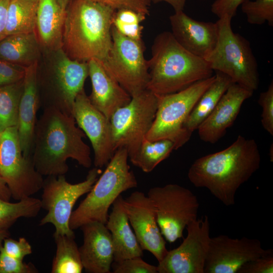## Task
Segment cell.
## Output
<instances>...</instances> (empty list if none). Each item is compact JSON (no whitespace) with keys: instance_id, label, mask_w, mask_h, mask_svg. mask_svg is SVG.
<instances>
[{"instance_id":"13","label":"cell","mask_w":273,"mask_h":273,"mask_svg":"<svg viewBox=\"0 0 273 273\" xmlns=\"http://www.w3.org/2000/svg\"><path fill=\"white\" fill-rule=\"evenodd\" d=\"M0 175L17 201L42 189L43 176L36 169L32 156L23 155L17 126L0 132Z\"/></svg>"},{"instance_id":"34","label":"cell","mask_w":273,"mask_h":273,"mask_svg":"<svg viewBox=\"0 0 273 273\" xmlns=\"http://www.w3.org/2000/svg\"><path fill=\"white\" fill-rule=\"evenodd\" d=\"M262 108L261 122L263 128L273 135V82L269 84L267 90L260 93L258 100Z\"/></svg>"},{"instance_id":"33","label":"cell","mask_w":273,"mask_h":273,"mask_svg":"<svg viewBox=\"0 0 273 273\" xmlns=\"http://www.w3.org/2000/svg\"><path fill=\"white\" fill-rule=\"evenodd\" d=\"M111 268L114 273H158L157 266L145 262L141 256L113 262Z\"/></svg>"},{"instance_id":"12","label":"cell","mask_w":273,"mask_h":273,"mask_svg":"<svg viewBox=\"0 0 273 273\" xmlns=\"http://www.w3.org/2000/svg\"><path fill=\"white\" fill-rule=\"evenodd\" d=\"M147 196L154 207L161 233L170 243L183 237L187 226L197 218L199 203L187 188L167 184L151 188Z\"/></svg>"},{"instance_id":"31","label":"cell","mask_w":273,"mask_h":273,"mask_svg":"<svg viewBox=\"0 0 273 273\" xmlns=\"http://www.w3.org/2000/svg\"><path fill=\"white\" fill-rule=\"evenodd\" d=\"M23 86V79L0 86V132L17 126L19 102Z\"/></svg>"},{"instance_id":"32","label":"cell","mask_w":273,"mask_h":273,"mask_svg":"<svg viewBox=\"0 0 273 273\" xmlns=\"http://www.w3.org/2000/svg\"><path fill=\"white\" fill-rule=\"evenodd\" d=\"M241 8L249 24L273 26V0H245Z\"/></svg>"},{"instance_id":"4","label":"cell","mask_w":273,"mask_h":273,"mask_svg":"<svg viewBox=\"0 0 273 273\" xmlns=\"http://www.w3.org/2000/svg\"><path fill=\"white\" fill-rule=\"evenodd\" d=\"M149 67L146 89L158 96L179 92L212 76L213 72L204 59L183 48L169 31L155 38Z\"/></svg>"},{"instance_id":"23","label":"cell","mask_w":273,"mask_h":273,"mask_svg":"<svg viewBox=\"0 0 273 273\" xmlns=\"http://www.w3.org/2000/svg\"><path fill=\"white\" fill-rule=\"evenodd\" d=\"M123 199L120 195L113 203L106 223L111 234L115 262L143 255V250L129 222Z\"/></svg>"},{"instance_id":"38","label":"cell","mask_w":273,"mask_h":273,"mask_svg":"<svg viewBox=\"0 0 273 273\" xmlns=\"http://www.w3.org/2000/svg\"><path fill=\"white\" fill-rule=\"evenodd\" d=\"M107 5L115 10L128 9L141 13L146 16L149 15L150 0H94Z\"/></svg>"},{"instance_id":"8","label":"cell","mask_w":273,"mask_h":273,"mask_svg":"<svg viewBox=\"0 0 273 273\" xmlns=\"http://www.w3.org/2000/svg\"><path fill=\"white\" fill-rule=\"evenodd\" d=\"M53 64L43 74L37 73L40 106L43 109L55 108L72 115L78 94L84 89L88 76L87 62L69 58L62 49L52 52Z\"/></svg>"},{"instance_id":"14","label":"cell","mask_w":273,"mask_h":273,"mask_svg":"<svg viewBox=\"0 0 273 273\" xmlns=\"http://www.w3.org/2000/svg\"><path fill=\"white\" fill-rule=\"evenodd\" d=\"M186 229L187 236L181 244L168 251L159 262L158 273H204L210 240L208 217L197 218Z\"/></svg>"},{"instance_id":"25","label":"cell","mask_w":273,"mask_h":273,"mask_svg":"<svg viewBox=\"0 0 273 273\" xmlns=\"http://www.w3.org/2000/svg\"><path fill=\"white\" fill-rule=\"evenodd\" d=\"M40 49L35 31L9 35L0 41V60L26 67L38 62Z\"/></svg>"},{"instance_id":"35","label":"cell","mask_w":273,"mask_h":273,"mask_svg":"<svg viewBox=\"0 0 273 273\" xmlns=\"http://www.w3.org/2000/svg\"><path fill=\"white\" fill-rule=\"evenodd\" d=\"M38 271L34 266L26 263L23 260L12 257L2 248L0 253V273H35Z\"/></svg>"},{"instance_id":"28","label":"cell","mask_w":273,"mask_h":273,"mask_svg":"<svg viewBox=\"0 0 273 273\" xmlns=\"http://www.w3.org/2000/svg\"><path fill=\"white\" fill-rule=\"evenodd\" d=\"M56 244L52 273H81L83 269L75 236L54 235Z\"/></svg>"},{"instance_id":"30","label":"cell","mask_w":273,"mask_h":273,"mask_svg":"<svg viewBox=\"0 0 273 273\" xmlns=\"http://www.w3.org/2000/svg\"><path fill=\"white\" fill-rule=\"evenodd\" d=\"M41 209L40 200L32 196L15 203L0 197V230H8L20 218L36 217Z\"/></svg>"},{"instance_id":"42","label":"cell","mask_w":273,"mask_h":273,"mask_svg":"<svg viewBox=\"0 0 273 273\" xmlns=\"http://www.w3.org/2000/svg\"><path fill=\"white\" fill-rule=\"evenodd\" d=\"M146 15L128 9H121L115 11L113 19L127 24H141Z\"/></svg>"},{"instance_id":"48","label":"cell","mask_w":273,"mask_h":273,"mask_svg":"<svg viewBox=\"0 0 273 273\" xmlns=\"http://www.w3.org/2000/svg\"><path fill=\"white\" fill-rule=\"evenodd\" d=\"M199 1H206V0H199Z\"/></svg>"},{"instance_id":"39","label":"cell","mask_w":273,"mask_h":273,"mask_svg":"<svg viewBox=\"0 0 273 273\" xmlns=\"http://www.w3.org/2000/svg\"><path fill=\"white\" fill-rule=\"evenodd\" d=\"M273 254L261 256L244 264L237 273H272Z\"/></svg>"},{"instance_id":"29","label":"cell","mask_w":273,"mask_h":273,"mask_svg":"<svg viewBox=\"0 0 273 273\" xmlns=\"http://www.w3.org/2000/svg\"><path fill=\"white\" fill-rule=\"evenodd\" d=\"M175 150L174 144L169 140L154 141L144 139L135 156L130 161L145 172H151Z\"/></svg>"},{"instance_id":"27","label":"cell","mask_w":273,"mask_h":273,"mask_svg":"<svg viewBox=\"0 0 273 273\" xmlns=\"http://www.w3.org/2000/svg\"><path fill=\"white\" fill-rule=\"evenodd\" d=\"M39 0H10L7 12V36L35 31Z\"/></svg>"},{"instance_id":"10","label":"cell","mask_w":273,"mask_h":273,"mask_svg":"<svg viewBox=\"0 0 273 273\" xmlns=\"http://www.w3.org/2000/svg\"><path fill=\"white\" fill-rule=\"evenodd\" d=\"M112 45L100 61L107 72L132 97L147 88L149 80V60L145 59V47L142 41L129 38L112 25Z\"/></svg>"},{"instance_id":"21","label":"cell","mask_w":273,"mask_h":273,"mask_svg":"<svg viewBox=\"0 0 273 273\" xmlns=\"http://www.w3.org/2000/svg\"><path fill=\"white\" fill-rule=\"evenodd\" d=\"M38 63L25 68L19 105L17 127L21 148L26 157L32 156L36 113L40 106L37 81Z\"/></svg>"},{"instance_id":"17","label":"cell","mask_w":273,"mask_h":273,"mask_svg":"<svg viewBox=\"0 0 273 273\" xmlns=\"http://www.w3.org/2000/svg\"><path fill=\"white\" fill-rule=\"evenodd\" d=\"M123 205L141 247L151 252L160 262L168 250L151 200L144 193L135 191L123 198Z\"/></svg>"},{"instance_id":"7","label":"cell","mask_w":273,"mask_h":273,"mask_svg":"<svg viewBox=\"0 0 273 273\" xmlns=\"http://www.w3.org/2000/svg\"><path fill=\"white\" fill-rule=\"evenodd\" d=\"M215 75L197 81L179 92L157 96L158 106L152 125L145 139L154 141L166 139L172 142L175 150L184 146L192 135L184 124L194 107Z\"/></svg>"},{"instance_id":"19","label":"cell","mask_w":273,"mask_h":273,"mask_svg":"<svg viewBox=\"0 0 273 273\" xmlns=\"http://www.w3.org/2000/svg\"><path fill=\"white\" fill-rule=\"evenodd\" d=\"M169 21L174 38L190 53L205 59L214 49L218 38L216 22L198 21L183 11L174 12Z\"/></svg>"},{"instance_id":"26","label":"cell","mask_w":273,"mask_h":273,"mask_svg":"<svg viewBox=\"0 0 273 273\" xmlns=\"http://www.w3.org/2000/svg\"><path fill=\"white\" fill-rule=\"evenodd\" d=\"M215 72L214 80L201 96L184 124V128L191 134L211 113L222 95L234 83L226 75L218 71Z\"/></svg>"},{"instance_id":"45","label":"cell","mask_w":273,"mask_h":273,"mask_svg":"<svg viewBox=\"0 0 273 273\" xmlns=\"http://www.w3.org/2000/svg\"><path fill=\"white\" fill-rule=\"evenodd\" d=\"M0 197L3 199L10 201L12 198L11 192L6 184L0 175Z\"/></svg>"},{"instance_id":"9","label":"cell","mask_w":273,"mask_h":273,"mask_svg":"<svg viewBox=\"0 0 273 273\" xmlns=\"http://www.w3.org/2000/svg\"><path fill=\"white\" fill-rule=\"evenodd\" d=\"M157 106V96L146 89L112 115L109 120L115 151L126 148L129 160L135 156L152 125Z\"/></svg>"},{"instance_id":"24","label":"cell","mask_w":273,"mask_h":273,"mask_svg":"<svg viewBox=\"0 0 273 273\" xmlns=\"http://www.w3.org/2000/svg\"><path fill=\"white\" fill-rule=\"evenodd\" d=\"M65 13L57 0H39L35 32L40 47L51 52L62 49Z\"/></svg>"},{"instance_id":"11","label":"cell","mask_w":273,"mask_h":273,"mask_svg":"<svg viewBox=\"0 0 273 273\" xmlns=\"http://www.w3.org/2000/svg\"><path fill=\"white\" fill-rule=\"evenodd\" d=\"M101 172L100 168L95 167L88 171L85 180L74 184L68 182L65 175L47 176L40 199L41 208L47 213L39 225L52 224L55 231L54 235L75 236L69 226L73 208L81 196L89 192Z\"/></svg>"},{"instance_id":"1","label":"cell","mask_w":273,"mask_h":273,"mask_svg":"<svg viewBox=\"0 0 273 273\" xmlns=\"http://www.w3.org/2000/svg\"><path fill=\"white\" fill-rule=\"evenodd\" d=\"M260 163L256 141L239 135L225 149L197 159L188 177L195 187L206 188L222 204L231 206L235 203L238 189L259 169Z\"/></svg>"},{"instance_id":"18","label":"cell","mask_w":273,"mask_h":273,"mask_svg":"<svg viewBox=\"0 0 273 273\" xmlns=\"http://www.w3.org/2000/svg\"><path fill=\"white\" fill-rule=\"evenodd\" d=\"M253 94V92L233 83L211 113L198 127L200 139L211 144L218 142L234 123L243 103Z\"/></svg>"},{"instance_id":"46","label":"cell","mask_w":273,"mask_h":273,"mask_svg":"<svg viewBox=\"0 0 273 273\" xmlns=\"http://www.w3.org/2000/svg\"><path fill=\"white\" fill-rule=\"evenodd\" d=\"M10 234L8 230H0V253L3 247L4 239L9 237Z\"/></svg>"},{"instance_id":"5","label":"cell","mask_w":273,"mask_h":273,"mask_svg":"<svg viewBox=\"0 0 273 273\" xmlns=\"http://www.w3.org/2000/svg\"><path fill=\"white\" fill-rule=\"evenodd\" d=\"M125 148L117 149L84 200L73 211L69 221L72 230L90 221L106 224L109 210L121 193L136 188L138 182L128 164Z\"/></svg>"},{"instance_id":"16","label":"cell","mask_w":273,"mask_h":273,"mask_svg":"<svg viewBox=\"0 0 273 273\" xmlns=\"http://www.w3.org/2000/svg\"><path fill=\"white\" fill-rule=\"evenodd\" d=\"M72 116L90 142L95 166L100 168L106 166L115 152L110 120L92 104L84 89L75 99Z\"/></svg>"},{"instance_id":"36","label":"cell","mask_w":273,"mask_h":273,"mask_svg":"<svg viewBox=\"0 0 273 273\" xmlns=\"http://www.w3.org/2000/svg\"><path fill=\"white\" fill-rule=\"evenodd\" d=\"M26 67L0 60V86L23 79Z\"/></svg>"},{"instance_id":"41","label":"cell","mask_w":273,"mask_h":273,"mask_svg":"<svg viewBox=\"0 0 273 273\" xmlns=\"http://www.w3.org/2000/svg\"><path fill=\"white\" fill-rule=\"evenodd\" d=\"M112 25L124 36L134 40H142L143 27L141 24H125L113 18Z\"/></svg>"},{"instance_id":"37","label":"cell","mask_w":273,"mask_h":273,"mask_svg":"<svg viewBox=\"0 0 273 273\" xmlns=\"http://www.w3.org/2000/svg\"><path fill=\"white\" fill-rule=\"evenodd\" d=\"M2 250L7 254L21 260L32 253L31 246L24 237L20 238L18 240L9 237L6 238L3 242Z\"/></svg>"},{"instance_id":"40","label":"cell","mask_w":273,"mask_h":273,"mask_svg":"<svg viewBox=\"0 0 273 273\" xmlns=\"http://www.w3.org/2000/svg\"><path fill=\"white\" fill-rule=\"evenodd\" d=\"M245 0H215L212 4L211 11L218 18L224 15L233 18L236 14L238 8Z\"/></svg>"},{"instance_id":"22","label":"cell","mask_w":273,"mask_h":273,"mask_svg":"<svg viewBox=\"0 0 273 273\" xmlns=\"http://www.w3.org/2000/svg\"><path fill=\"white\" fill-rule=\"evenodd\" d=\"M92 92L88 96L92 104L110 119L119 108L128 104L130 95L105 70L99 61L87 62Z\"/></svg>"},{"instance_id":"2","label":"cell","mask_w":273,"mask_h":273,"mask_svg":"<svg viewBox=\"0 0 273 273\" xmlns=\"http://www.w3.org/2000/svg\"><path fill=\"white\" fill-rule=\"evenodd\" d=\"M35 127L32 158L42 176L65 175L67 161L72 159L85 167L92 164L89 147L83 141L84 132L72 115L55 108H46Z\"/></svg>"},{"instance_id":"43","label":"cell","mask_w":273,"mask_h":273,"mask_svg":"<svg viewBox=\"0 0 273 273\" xmlns=\"http://www.w3.org/2000/svg\"><path fill=\"white\" fill-rule=\"evenodd\" d=\"M10 0H0V41L6 36L8 8Z\"/></svg>"},{"instance_id":"47","label":"cell","mask_w":273,"mask_h":273,"mask_svg":"<svg viewBox=\"0 0 273 273\" xmlns=\"http://www.w3.org/2000/svg\"><path fill=\"white\" fill-rule=\"evenodd\" d=\"M70 0H57L62 10L65 12L66 8L69 3Z\"/></svg>"},{"instance_id":"3","label":"cell","mask_w":273,"mask_h":273,"mask_svg":"<svg viewBox=\"0 0 273 273\" xmlns=\"http://www.w3.org/2000/svg\"><path fill=\"white\" fill-rule=\"evenodd\" d=\"M115 11L94 0H70L65 13L63 51L80 62L104 59L112 45Z\"/></svg>"},{"instance_id":"44","label":"cell","mask_w":273,"mask_h":273,"mask_svg":"<svg viewBox=\"0 0 273 273\" xmlns=\"http://www.w3.org/2000/svg\"><path fill=\"white\" fill-rule=\"evenodd\" d=\"M154 3L166 2L169 4L174 9V12L184 11L186 0H150Z\"/></svg>"},{"instance_id":"6","label":"cell","mask_w":273,"mask_h":273,"mask_svg":"<svg viewBox=\"0 0 273 273\" xmlns=\"http://www.w3.org/2000/svg\"><path fill=\"white\" fill-rule=\"evenodd\" d=\"M232 19L224 15L216 21L217 42L205 60L213 71L226 75L234 83L254 92L259 85L257 62L250 42L233 31Z\"/></svg>"},{"instance_id":"15","label":"cell","mask_w":273,"mask_h":273,"mask_svg":"<svg viewBox=\"0 0 273 273\" xmlns=\"http://www.w3.org/2000/svg\"><path fill=\"white\" fill-rule=\"evenodd\" d=\"M271 254L273 250L263 249L258 239L220 235L210 238L204 273H237L246 263Z\"/></svg>"},{"instance_id":"20","label":"cell","mask_w":273,"mask_h":273,"mask_svg":"<svg viewBox=\"0 0 273 273\" xmlns=\"http://www.w3.org/2000/svg\"><path fill=\"white\" fill-rule=\"evenodd\" d=\"M80 228L83 233V244L79 250L83 269L89 273L110 272L114 250L106 224L94 221Z\"/></svg>"}]
</instances>
